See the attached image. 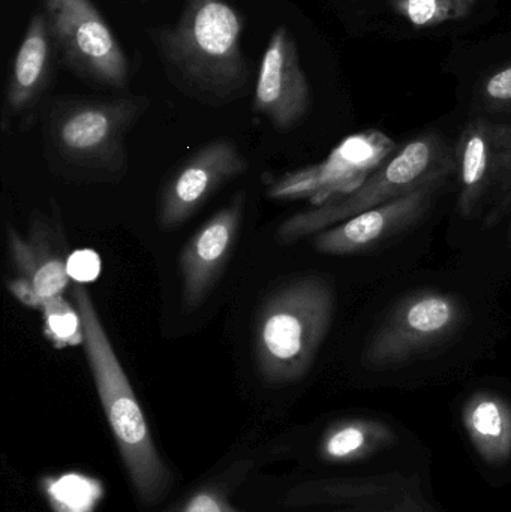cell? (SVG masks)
<instances>
[{"instance_id":"1","label":"cell","mask_w":511,"mask_h":512,"mask_svg":"<svg viewBox=\"0 0 511 512\" xmlns=\"http://www.w3.org/2000/svg\"><path fill=\"white\" fill-rule=\"evenodd\" d=\"M243 27L242 15L225 0H186L179 20L152 27L149 38L171 84L201 104L221 107L248 89Z\"/></svg>"},{"instance_id":"2","label":"cell","mask_w":511,"mask_h":512,"mask_svg":"<svg viewBox=\"0 0 511 512\" xmlns=\"http://www.w3.org/2000/svg\"><path fill=\"white\" fill-rule=\"evenodd\" d=\"M72 298L83 321L84 352L120 456L141 501L155 504L167 492L170 472L156 451L131 382L105 333L92 298L81 283L72 286Z\"/></svg>"},{"instance_id":"3","label":"cell","mask_w":511,"mask_h":512,"mask_svg":"<svg viewBox=\"0 0 511 512\" xmlns=\"http://www.w3.org/2000/svg\"><path fill=\"white\" fill-rule=\"evenodd\" d=\"M335 310V292L318 276L300 277L273 292L255 327V358L266 381H299L314 363Z\"/></svg>"},{"instance_id":"4","label":"cell","mask_w":511,"mask_h":512,"mask_svg":"<svg viewBox=\"0 0 511 512\" xmlns=\"http://www.w3.org/2000/svg\"><path fill=\"white\" fill-rule=\"evenodd\" d=\"M453 168L455 165L446 155L440 137L428 134L414 138L396 150L353 194L291 216L278 228L276 237L290 245L321 233L366 210L404 197L435 177L452 173Z\"/></svg>"},{"instance_id":"5","label":"cell","mask_w":511,"mask_h":512,"mask_svg":"<svg viewBox=\"0 0 511 512\" xmlns=\"http://www.w3.org/2000/svg\"><path fill=\"white\" fill-rule=\"evenodd\" d=\"M57 60L84 83L125 89L131 66L92 0H42Z\"/></svg>"},{"instance_id":"6","label":"cell","mask_w":511,"mask_h":512,"mask_svg":"<svg viewBox=\"0 0 511 512\" xmlns=\"http://www.w3.org/2000/svg\"><path fill=\"white\" fill-rule=\"evenodd\" d=\"M464 318V306L455 295L438 289L413 292L374 331L363 351V366L371 370L401 366L453 336Z\"/></svg>"},{"instance_id":"7","label":"cell","mask_w":511,"mask_h":512,"mask_svg":"<svg viewBox=\"0 0 511 512\" xmlns=\"http://www.w3.org/2000/svg\"><path fill=\"white\" fill-rule=\"evenodd\" d=\"M147 99L89 101L69 99L53 105L50 134L62 155L89 167H111L122 161L123 137L146 110Z\"/></svg>"},{"instance_id":"8","label":"cell","mask_w":511,"mask_h":512,"mask_svg":"<svg viewBox=\"0 0 511 512\" xmlns=\"http://www.w3.org/2000/svg\"><path fill=\"white\" fill-rule=\"evenodd\" d=\"M458 210L464 218L497 221L511 203V125L476 119L456 149Z\"/></svg>"},{"instance_id":"9","label":"cell","mask_w":511,"mask_h":512,"mask_svg":"<svg viewBox=\"0 0 511 512\" xmlns=\"http://www.w3.org/2000/svg\"><path fill=\"white\" fill-rule=\"evenodd\" d=\"M396 150L395 141L377 129L350 135L326 161L285 174L267 194L273 200H306L314 207L323 206L357 191Z\"/></svg>"},{"instance_id":"10","label":"cell","mask_w":511,"mask_h":512,"mask_svg":"<svg viewBox=\"0 0 511 512\" xmlns=\"http://www.w3.org/2000/svg\"><path fill=\"white\" fill-rule=\"evenodd\" d=\"M450 173L441 174L416 191L366 210L335 227L315 234L314 246L326 255L345 256L369 251L408 230L428 213L432 200L446 185Z\"/></svg>"},{"instance_id":"11","label":"cell","mask_w":511,"mask_h":512,"mask_svg":"<svg viewBox=\"0 0 511 512\" xmlns=\"http://www.w3.org/2000/svg\"><path fill=\"white\" fill-rule=\"evenodd\" d=\"M312 104L311 86L300 63L299 48L285 24L276 27L261 59L254 108L279 129L302 122Z\"/></svg>"},{"instance_id":"12","label":"cell","mask_w":511,"mask_h":512,"mask_svg":"<svg viewBox=\"0 0 511 512\" xmlns=\"http://www.w3.org/2000/svg\"><path fill=\"white\" fill-rule=\"evenodd\" d=\"M246 170V161L230 141L219 140L204 146L185 162L162 192V227L185 224L225 182Z\"/></svg>"},{"instance_id":"13","label":"cell","mask_w":511,"mask_h":512,"mask_svg":"<svg viewBox=\"0 0 511 512\" xmlns=\"http://www.w3.org/2000/svg\"><path fill=\"white\" fill-rule=\"evenodd\" d=\"M242 218L243 195H236L186 243L180 255V274L183 304L189 310L203 303L221 276L239 236Z\"/></svg>"},{"instance_id":"14","label":"cell","mask_w":511,"mask_h":512,"mask_svg":"<svg viewBox=\"0 0 511 512\" xmlns=\"http://www.w3.org/2000/svg\"><path fill=\"white\" fill-rule=\"evenodd\" d=\"M56 48L44 12H36L27 24L15 53L6 84L5 110L11 116L33 110L53 83Z\"/></svg>"},{"instance_id":"15","label":"cell","mask_w":511,"mask_h":512,"mask_svg":"<svg viewBox=\"0 0 511 512\" xmlns=\"http://www.w3.org/2000/svg\"><path fill=\"white\" fill-rule=\"evenodd\" d=\"M6 236L9 254L21 279L27 280L44 301L63 295L71 280L66 259L51 249L50 233L42 222H33L27 239H23L11 225Z\"/></svg>"},{"instance_id":"16","label":"cell","mask_w":511,"mask_h":512,"mask_svg":"<svg viewBox=\"0 0 511 512\" xmlns=\"http://www.w3.org/2000/svg\"><path fill=\"white\" fill-rule=\"evenodd\" d=\"M465 430L480 456L492 465L511 456V406L498 394L476 393L465 403Z\"/></svg>"},{"instance_id":"17","label":"cell","mask_w":511,"mask_h":512,"mask_svg":"<svg viewBox=\"0 0 511 512\" xmlns=\"http://www.w3.org/2000/svg\"><path fill=\"white\" fill-rule=\"evenodd\" d=\"M392 441V430L377 421H341L324 436L321 453L332 462H351L375 453Z\"/></svg>"},{"instance_id":"18","label":"cell","mask_w":511,"mask_h":512,"mask_svg":"<svg viewBox=\"0 0 511 512\" xmlns=\"http://www.w3.org/2000/svg\"><path fill=\"white\" fill-rule=\"evenodd\" d=\"M416 29L464 20L480 0H378Z\"/></svg>"},{"instance_id":"19","label":"cell","mask_w":511,"mask_h":512,"mask_svg":"<svg viewBox=\"0 0 511 512\" xmlns=\"http://www.w3.org/2000/svg\"><path fill=\"white\" fill-rule=\"evenodd\" d=\"M45 493L56 512H93L104 489L95 478L66 474L45 480Z\"/></svg>"},{"instance_id":"20","label":"cell","mask_w":511,"mask_h":512,"mask_svg":"<svg viewBox=\"0 0 511 512\" xmlns=\"http://www.w3.org/2000/svg\"><path fill=\"white\" fill-rule=\"evenodd\" d=\"M44 315V336L56 349L83 345L84 331L80 310L63 295L48 298L41 309Z\"/></svg>"},{"instance_id":"21","label":"cell","mask_w":511,"mask_h":512,"mask_svg":"<svg viewBox=\"0 0 511 512\" xmlns=\"http://www.w3.org/2000/svg\"><path fill=\"white\" fill-rule=\"evenodd\" d=\"M66 270L74 283L83 285V283L93 282L98 279L101 271V259L90 249H80L66 258Z\"/></svg>"},{"instance_id":"22","label":"cell","mask_w":511,"mask_h":512,"mask_svg":"<svg viewBox=\"0 0 511 512\" xmlns=\"http://www.w3.org/2000/svg\"><path fill=\"white\" fill-rule=\"evenodd\" d=\"M179 512H239L218 490H203L192 496Z\"/></svg>"},{"instance_id":"23","label":"cell","mask_w":511,"mask_h":512,"mask_svg":"<svg viewBox=\"0 0 511 512\" xmlns=\"http://www.w3.org/2000/svg\"><path fill=\"white\" fill-rule=\"evenodd\" d=\"M485 93L497 104H511V66L501 69L486 81Z\"/></svg>"},{"instance_id":"24","label":"cell","mask_w":511,"mask_h":512,"mask_svg":"<svg viewBox=\"0 0 511 512\" xmlns=\"http://www.w3.org/2000/svg\"><path fill=\"white\" fill-rule=\"evenodd\" d=\"M8 286L11 294L14 295L23 306L30 307V309H42L44 300L39 297L38 292L35 291V288H33L27 280L17 277V279L9 280Z\"/></svg>"}]
</instances>
